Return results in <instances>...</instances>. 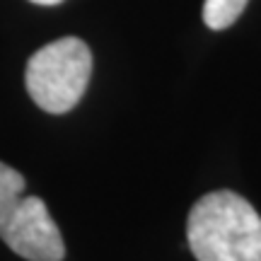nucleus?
I'll use <instances>...</instances> for the list:
<instances>
[{
	"label": "nucleus",
	"mask_w": 261,
	"mask_h": 261,
	"mask_svg": "<svg viewBox=\"0 0 261 261\" xmlns=\"http://www.w3.org/2000/svg\"><path fill=\"white\" fill-rule=\"evenodd\" d=\"M187 240L198 261H261V215L244 196L213 191L191 208Z\"/></svg>",
	"instance_id": "nucleus-1"
},
{
	"label": "nucleus",
	"mask_w": 261,
	"mask_h": 261,
	"mask_svg": "<svg viewBox=\"0 0 261 261\" xmlns=\"http://www.w3.org/2000/svg\"><path fill=\"white\" fill-rule=\"evenodd\" d=\"M24 177L0 162V240L29 261H63L65 244L39 196L24 191Z\"/></svg>",
	"instance_id": "nucleus-2"
},
{
	"label": "nucleus",
	"mask_w": 261,
	"mask_h": 261,
	"mask_svg": "<svg viewBox=\"0 0 261 261\" xmlns=\"http://www.w3.org/2000/svg\"><path fill=\"white\" fill-rule=\"evenodd\" d=\"M90 75V46L77 37H63L32 54L24 85L39 109L48 114H65L83 99Z\"/></svg>",
	"instance_id": "nucleus-3"
},
{
	"label": "nucleus",
	"mask_w": 261,
	"mask_h": 261,
	"mask_svg": "<svg viewBox=\"0 0 261 261\" xmlns=\"http://www.w3.org/2000/svg\"><path fill=\"white\" fill-rule=\"evenodd\" d=\"M249 0H205L203 3V22L211 29L220 32L234 24L244 12Z\"/></svg>",
	"instance_id": "nucleus-4"
},
{
	"label": "nucleus",
	"mask_w": 261,
	"mask_h": 261,
	"mask_svg": "<svg viewBox=\"0 0 261 261\" xmlns=\"http://www.w3.org/2000/svg\"><path fill=\"white\" fill-rule=\"evenodd\" d=\"M32 3H37V5H58L63 0H32Z\"/></svg>",
	"instance_id": "nucleus-5"
}]
</instances>
